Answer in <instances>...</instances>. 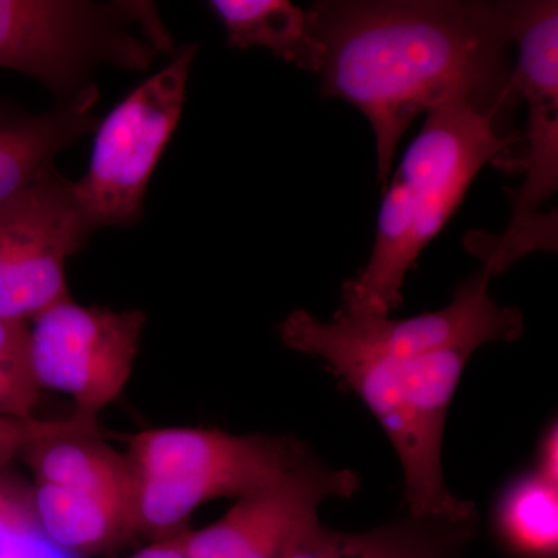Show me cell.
Here are the masks:
<instances>
[{"label": "cell", "mask_w": 558, "mask_h": 558, "mask_svg": "<svg viewBox=\"0 0 558 558\" xmlns=\"http://www.w3.org/2000/svg\"><path fill=\"white\" fill-rule=\"evenodd\" d=\"M0 558H70L40 531L32 495L0 486Z\"/></svg>", "instance_id": "ac0fdd59"}, {"label": "cell", "mask_w": 558, "mask_h": 558, "mask_svg": "<svg viewBox=\"0 0 558 558\" xmlns=\"http://www.w3.org/2000/svg\"><path fill=\"white\" fill-rule=\"evenodd\" d=\"M182 531L170 537L154 539L150 545L140 549L131 558H189L183 549Z\"/></svg>", "instance_id": "44dd1931"}, {"label": "cell", "mask_w": 558, "mask_h": 558, "mask_svg": "<svg viewBox=\"0 0 558 558\" xmlns=\"http://www.w3.org/2000/svg\"><path fill=\"white\" fill-rule=\"evenodd\" d=\"M72 180L49 168L0 204V318L31 323L70 299L65 266L89 240Z\"/></svg>", "instance_id": "9c48e42d"}, {"label": "cell", "mask_w": 558, "mask_h": 558, "mask_svg": "<svg viewBox=\"0 0 558 558\" xmlns=\"http://www.w3.org/2000/svg\"><path fill=\"white\" fill-rule=\"evenodd\" d=\"M513 44L519 61L513 69L521 101H526L520 171L526 172L512 194V219L501 236L469 234L468 248L494 275L508 270L529 252L557 250V215L538 208L558 189V3L523 0L515 3ZM519 171V172H520Z\"/></svg>", "instance_id": "8992f818"}, {"label": "cell", "mask_w": 558, "mask_h": 558, "mask_svg": "<svg viewBox=\"0 0 558 558\" xmlns=\"http://www.w3.org/2000/svg\"><path fill=\"white\" fill-rule=\"evenodd\" d=\"M494 529L502 548L517 558H557L558 486L535 469L517 475L498 495Z\"/></svg>", "instance_id": "2e32d148"}, {"label": "cell", "mask_w": 558, "mask_h": 558, "mask_svg": "<svg viewBox=\"0 0 558 558\" xmlns=\"http://www.w3.org/2000/svg\"><path fill=\"white\" fill-rule=\"evenodd\" d=\"M534 469L548 483L558 486V427L557 421L550 422L543 432L537 447Z\"/></svg>", "instance_id": "ffe728a7"}, {"label": "cell", "mask_w": 558, "mask_h": 558, "mask_svg": "<svg viewBox=\"0 0 558 558\" xmlns=\"http://www.w3.org/2000/svg\"><path fill=\"white\" fill-rule=\"evenodd\" d=\"M126 457L134 475L137 535L160 539L182 531L201 506L269 487L314 454L290 436L170 427L130 436Z\"/></svg>", "instance_id": "3957f363"}, {"label": "cell", "mask_w": 558, "mask_h": 558, "mask_svg": "<svg viewBox=\"0 0 558 558\" xmlns=\"http://www.w3.org/2000/svg\"><path fill=\"white\" fill-rule=\"evenodd\" d=\"M475 352L450 349L410 359L336 355L330 373L363 400L387 433L402 465L403 498L411 515L464 520L475 505L454 497L442 472L447 413Z\"/></svg>", "instance_id": "277c9868"}, {"label": "cell", "mask_w": 558, "mask_h": 558, "mask_svg": "<svg viewBox=\"0 0 558 558\" xmlns=\"http://www.w3.org/2000/svg\"><path fill=\"white\" fill-rule=\"evenodd\" d=\"M427 119L391 175L377 216L366 266L341 286L340 312L388 315L403 303L407 274L457 211L486 165L520 170L523 134H508L464 102L425 113Z\"/></svg>", "instance_id": "7a4b0ae2"}, {"label": "cell", "mask_w": 558, "mask_h": 558, "mask_svg": "<svg viewBox=\"0 0 558 558\" xmlns=\"http://www.w3.org/2000/svg\"><path fill=\"white\" fill-rule=\"evenodd\" d=\"M171 40L149 3L0 0V69L46 84L65 102L100 64L145 70Z\"/></svg>", "instance_id": "5b68a950"}, {"label": "cell", "mask_w": 558, "mask_h": 558, "mask_svg": "<svg viewBox=\"0 0 558 558\" xmlns=\"http://www.w3.org/2000/svg\"><path fill=\"white\" fill-rule=\"evenodd\" d=\"M196 51V44L180 49L98 123L89 168L72 182L92 231L130 226L142 215L150 175L182 116Z\"/></svg>", "instance_id": "ba28073f"}, {"label": "cell", "mask_w": 558, "mask_h": 558, "mask_svg": "<svg viewBox=\"0 0 558 558\" xmlns=\"http://www.w3.org/2000/svg\"><path fill=\"white\" fill-rule=\"evenodd\" d=\"M360 476L333 469L318 458L269 487L245 495L218 521L197 531H182L189 558H288L293 543L326 499L349 498L359 490Z\"/></svg>", "instance_id": "8fae6325"}, {"label": "cell", "mask_w": 558, "mask_h": 558, "mask_svg": "<svg viewBox=\"0 0 558 558\" xmlns=\"http://www.w3.org/2000/svg\"><path fill=\"white\" fill-rule=\"evenodd\" d=\"M89 428H97V421H86L76 416L61 421L0 416V469L5 468L20 454H25V451L40 440Z\"/></svg>", "instance_id": "d6986e66"}, {"label": "cell", "mask_w": 558, "mask_h": 558, "mask_svg": "<svg viewBox=\"0 0 558 558\" xmlns=\"http://www.w3.org/2000/svg\"><path fill=\"white\" fill-rule=\"evenodd\" d=\"M31 495L40 531L70 558L101 556L137 535L130 498L49 483H35Z\"/></svg>", "instance_id": "4fadbf2b"}, {"label": "cell", "mask_w": 558, "mask_h": 558, "mask_svg": "<svg viewBox=\"0 0 558 558\" xmlns=\"http://www.w3.org/2000/svg\"><path fill=\"white\" fill-rule=\"evenodd\" d=\"M311 11L319 90L369 121L381 189L421 113L464 102L517 132L521 98L509 61L515 2L326 0Z\"/></svg>", "instance_id": "6da1fadb"}, {"label": "cell", "mask_w": 558, "mask_h": 558, "mask_svg": "<svg viewBox=\"0 0 558 558\" xmlns=\"http://www.w3.org/2000/svg\"><path fill=\"white\" fill-rule=\"evenodd\" d=\"M492 278L483 267L458 286L449 306L416 317L339 311L330 322H322L295 311L279 325V337L286 347L323 362L336 355L410 359L450 349L476 352L495 341L512 343L523 336V315L492 299Z\"/></svg>", "instance_id": "52a82bcc"}, {"label": "cell", "mask_w": 558, "mask_h": 558, "mask_svg": "<svg viewBox=\"0 0 558 558\" xmlns=\"http://www.w3.org/2000/svg\"><path fill=\"white\" fill-rule=\"evenodd\" d=\"M146 315L61 301L31 325V360L40 389L75 403L73 416L97 421L120 398L137 359Z\"/></svg>", "instance_id": "30bf717a"}, {"label": "cell", "mask_w": 558, "mask_h": 558, "mask_svg": "<svg viewBox=\"0 0 558 558\" xmlns=\"http://www.w3.org/2000/svg\"><path fill=\"white\" fill-rule=\"evenodd\" d=\"M97 98L90 87L39 116L0 110V204L49 170L61 150L97 130L100 120L92 113Z\"/></svg>", "instance_id": "5bb4252c"}, {"label": "cell", "mask_w": 558, "mask_h": 558, "mask_svg": "<svg viewBox=\"0 0 558 558\" xmlns=\"http://www.w3.org/2000/svg\"><path fill=\"white\" fill-rule=\"evenodd\" d=\"M478 532V517L453 520L409 515L363 532L336 531L311 523L288 558H465Z\"/></svg>", "instance_id": "7c38bea8"}, {"label": "cell", "mask_w": 558, "mask_h": 558, "mask_svg": "<svg viewBox=\"0 0 558 558\" xmlns=\"http://www.w3.org/2000/svg\"><path fill=\"white\" fill-rule=\"evenodd\" d=\"M40 391L31 360V323L0 318V416L32 418Z\"/></svg>", "instance_id": "e0dca14e"}, {"label": "cell", "mask_w": 558, "mask_h": 558, "mask_svg": "<svg viewBox=\"0 0 558 558\" xmlns=\"http://www.w3.org/2000/svg\"><path fill=\"white\" fill-rule=\"evenodd\" d=\"M208 5L226 27L231 47L267 49L282 61L317 73L322 47L311 9L289 0H213Z\"/></svg>", "instance_id": "9a60e30c"}]
</instances>
